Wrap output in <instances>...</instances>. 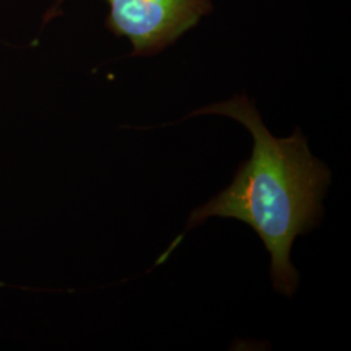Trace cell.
I'll return each mask as SVG.
<instances>
[{
  "label": "cell",
  "instance_id": "obj_2",
  "mask_svg": "<svg viewBox=\"0 0 351 351\" xmlns=\"http://www.w3.org/2000/svg\"><path fill=\"white\" fill-rule=\"evenodd\" d=\"M65 0H55L45 17L50 21ZM110 13L106 27L116 37H125L133 56H150L173 45L178 38L213 11L211 0H106Z\"/></svg>",
  "mask_w": 351,
  "mask_h": 351
},
{
  "label": "cell",
  "instance_id": "obj_1",
  "mask_svg": "<svg viewBox=\"0 0 351 351\" xmlns=\"http://www.w3.org/2000/svg\"><path fill=\"white\" fill-rule=\"evenodd\" d=\"M220 114L250 132V159L239 164L232 184L194 210L188 228L210 217L236 219L251 226L271 254V278L277 293L291 297L298 288V271L290 262L291 246L300 234L319 224L322 202L330 184V171L308 150L297 129L288 138L274 137L246 95L215 103L190 113Z\"/></svg>",
  "mask_w": 351,
  "mask_h": 351
}]
</instances>
